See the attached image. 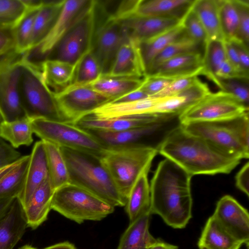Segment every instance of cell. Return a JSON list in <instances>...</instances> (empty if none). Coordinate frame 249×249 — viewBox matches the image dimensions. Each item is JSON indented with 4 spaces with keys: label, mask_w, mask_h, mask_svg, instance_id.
<instances>
[{
    "label": "cell",
    "mask_w": 249,
    "mask_h": 249,
    "mask_svg": "<svg viewBox=\"0 0 249 249\" xmlns=\"http://www.w3.org/2000/svg\"><path fill=\"white\" fill-rule=\"evenodd\" d=\"M192 177L172 160H162L150 183V214L174 229L185 228L192 217Z\"/></svg>",
    "instance_id": "obj_1"
},
{
    "label": "cell",
    "mask_w": 249,
    "mask_h": 249,
    "mask_svg": "<svg viewBox=\"0 0 249 249\" xmlns=\"http://www.w3.org/2000/svg\"><path fill=\"white\" fill-rule=\"evenodd\" d=\"M158 153L178 164L192 177L229 174L241 160L189 133L180 124L166 137Z\"/></svg>",
    "instance_id": "obj_2"
},
{
    "label": "cell",
    "mask_w": 249,
    "mask_h": 249,
    "mask_svg": "<svg viewBox=\"0 0 249 249\" xmlns=\"http://www.w3.org/2000/svg\"><path fill=\"white\" fill-rule=\"evenodd\" d=\"M60 148L68 168L70 183L87 190L114 207L125 206L126 200L120 193L99 157L79 150Z\"/></svg>",
    "instance_id": "obj_3"
},
{
    "label": "cell",
    "mask_w": 249,
    "mask_h": 249,
    "mask_svg": "<svg viewBox=\"0 0 249 249\" xmlns=\"http://www.w3.org/2000/svg\"><path fill=\"white\" fill-rule=\"evenodd\" d=\"M180 125L186 132L205 140L229 155L240 160L249 157V112L227 120Z\"/></svg>",
    "instance_id": "obj_4"
},
{
    "label": "cell",
    "mask_w": 249,
    "mask_h": 249,
    "mask_svg": "<svg viewBox=\"0 0 249 249\" xmlns=\"http://www.w3.org/2000/svg\"><path fill=\"white\" fill-rule=\"evenodd\" d=\"M158 150L146 146H132L105 149L100 158L121 195L127 200L135 182L149 173Z\"/></svg>",
    "instance_id": "obj_5"
},
{
    "label": "cell",
    "mask_w": 249,
    "mask_h": 249,
    "mask_svg": "<svg viewBox=\"0 0 249 249\" xmlns=\"http://www.w3.org/2000/svg\"><path fill=\"white\" fill-rule=\"evenodd\" d=\"M178 116L167 115L153 123L119 132L86 130L105 149L143 146L159 151L168 134L180 124Z\"/></svg>",
    "instance_id": "obj_6"
},
{
    "label": "cell",
    "mask_w": 249,
    "mask_h": 249,
    "mask_svg": "<svg viewBox=\"0 0 249 249\" xmlns=\"http://www.w3.org/2000/svg\"><path fill=\"white\" fill-rule=\"evenodd\" d=\"M23 61L19 93L26 116L30 120L64 122L54 93L44 82L40 69L26 63L23 59Z\"/></svg>",
    "instance_id": "obj_7"
},
{
    "label": "cell",
    "mask_w": 249,
    "mask_h": 249,
    "mask_svg": "<svg viewBox=\"0 0 249 249\" xmlns=\"http://www.w3.org/2000/svg\"><path fill=\"white\" fill-rule=\"evenodd\" d=\"M51 208L78 224L87 220H101L115 209L90 192L71 183L55 191Z\"/></svg>",
    "instance_id": "obj_8"
},
{
    "label": "cell",
    "mask_w": 249,
    "mask_h": 249,
    "mask_svg": "<svg viewBox=\"0 0 249 249\" xmlns=\"http://www.w3.org/2000/svg\"><path fill=\"white\" fill-rule=\"evenodd\" d=\"M33 133L41 140L59 147L87 152L99 158L105 149L87 130L61 121L43 119L31 120Z\"/></svg>",
    "instance_id": "obj_9"
},
{
    "label": "cell",
    "mask_w": 249,
    "mask_h": 249,
    "mask_svg": "<svg viewBox=\"0 0 249 249\" xmlns=\"http://www.w3.org/2000/svg\"><path fill=\"white\" fill-rule=\"evenodd\" d=\"M97 1L92 3L59 41L46 59H55L77 66L92 50L96 29Z\"/></svg>",
    "instance_id": "obj_10"
},
{
    "label": "cell",
    "mask_w": 249,
    "mask_h": 249,
    "mask_svg": "<svg viewBox=\"0 0 249 249\" xmlns=\"http://www.w3.org/2000/svg\"><path fill=\"white\" fill-rule=\"evenodd\" d=\"M249 112L246 106L231 94L220 90L211 92L180 114V124L194 122L230 119Z\"/></svg>",
    "instance_id": "obj_11"
},
{
    "label": "cell",
    "mask_w": 249,
    "mask_h": 249,
    "mask_svg": "<svg viewBox=\"0 0 249 249\" xmlns=\"http://www.w3.org/2000/svg\"><path fill=\"white\" fill-rule=\"evenodd\" d=\"M93 0H64L60 13L50 31L36 47L24 53L23 60L38 67L40 60L47 57L59 41L88 10ZM43 60V61H44Z\"/></svg>",
    "instance_id": "obj_12"
},
{
    "label": "cell",
    "mask_w": 249,
    "mask_h": 249,
    "mask_svg": "<svg viewBox=\"0 0 249 249\" xmlns=\"http://www.w3.org/2000/svg\"><path fill=\"white\" fill-rule=\"evenodd\" d=\"M53 93L64 121L72 124L111 101L89 85H71Z\"/></svg>",
    "instance_id": "obj_13"
},
{
    "label": "cell",
    "mask_w": 249,
    "mask_h": 249,
    "mask_svg": "<svg viewBox=\"0 0 249 249\" xmlns=\"http://www.w3.org/2000/svg\"><path fill=\"white\" fill-rule=\"evenodd\" d=\"M23 54H17L0 64V113L3 121L26 117L19 93V82L23 69Z\"/></svg>",
    "instance_id": "obj_14"
},
{
    "label": "cell",
    "mask_w": 249,
    "mask_h": 249,
    "mask_svg": "<svg viewBox=\"0 0 249 249\" xmlns=\"http://www.w3.org/2000/svg\"><path fill=\"white\" fill-rule=\"evenodd\" d=\"M129 38L121 21L110 15L95 29L91 51L100 64L102 76L108 73L119 49Z\"/></svg>",
    "instance_id": "obj_15"
},
{
    "label": "cell",
    "mask_w": 249,
    "mask_h": 249,
    "mask_svg": "<svg viewBox=\"0 0 249 249\" xmlns=\"http://www.w3.org/2000/svg\"><path fill=\"white\" fill-rule=\"evenodd\" d=\"M212 216L228 233L245 244H249V214L248 210L230 195L217 202Z\"/></svg>",
    "instance_id": "obj_16"
},
{
    "label": "cell",
    "mask_w": 249,
    "mask_h": 249,
    "mask_svg": "<svg viewBox=\"0 0 249 249\" xmlns=\"http://www.w3.org/2000/svg\"><path fill=\"white\" fill-rule=\"evenodd\" d=\"M211 92L208 86L198 77L188 88L168 97L160 98L152 113L179 116Z\"/></svg>",
    "instance_id": "obj_17"
},
{
    "label": "cell",
    "mask_w": 249,
    "mask_h": 249,
    "mask_svg": "<svg viewBox=\"0 0 249 249\" xmlns=\"http://www.w3.org/2000/svg\"><path fill=\"white\" fill-rule=\"evenodd\" d=\"M169 115L153 113L99 118L92 115L87 116L74 124L85 130H98L119 132L146 125Z\"/></svg>",
    "instance_id": "obj_18"
},
{
    "label": "cell",
    "mask_w": 249,
    "mask_h": 249,
    "mask_svg": "<svg viewBox=\"0 0 249 249\" xmlns=\"http://www.w3.org/2000/svg\"><path fill=\"white\" fill-rule=\"evenodd\" d=\"M126 29L129 37L139 42L156 36L181 23L176 18L132 15L119 20Z\"/></svg>",
    "instance_id": "obj_19"
},
{
    "label": "cell",
    "mask_w": 249,
    "mask_h": 249,
    "mask_svg": "<svg viewBox=\"0 0 249 249\" xmlns=\"http://www.w3.org/2000/svg\"><path fill=\"white\" fill-rule=\"evenodd\" d=\"M49 170L44 142L37 141L30 155L23 189L18 197L24 209L37 188L48 178Z\"/></svg>",
    "instance_id": "obj_20"
},
{
    "label": "cell",
    "mask_w": 249,
    "mask_h": 249,
    "mask_svg": "<svg viewBox=\"0 0 249 249\" xmlns=\"http://www.w3.org/2000/svg\"><path fill=\"white\" fill-rule=\"evenodd\" d=\"M203 68V53H186L167 60L150 71L145 76H159L175 79L198 76L201 74Z\"/></svg>",
    "instance_id": "obj_21"
},
{
    "label": "cell",
    "mask_w": 249,
    "mask_h": 249,
    "mask_svg": "<svg viewBox=\"0 0 249 249\" xmlns=\"http://www.w3.org/2000/svg\"><path fill=\"white\" fill-rule=\"evenodd\" d=\"M145 75L138 42L129 37L119 49L108 73L104 76L143 78Z\"/></svg>",
    "instance_id": "obj_22"
},
{
    "label": "cell",
    "mask_w": 249,
    "mask_h": 249,
    "mask_svg": "<svg viewBox=\"0 0 249 249\" xmlns=\"http://www.w3.org/2000/svg\"><path fill=\"white\" fill-rule=\"evenodd\" d=\"M27 227L24 208L16 197L0 218V249H13Z\"/></svg>",
    "instance_id": "obj_23"
},
{
    "label": "cell",
    "mask_w": 249,
    "mask_h": 249,
    "mask_svg": "<svg viewBox=\"0 0 249 249\" xmlns=\"http://www.w3.org/2000/svg\"><path fill=\"white\" fill-rule=\"evenodd\" d=\"M54 192L49 177L35 191L24 209L28 227L35 230L47 220Z\"/></svg>",
    "instance_id": "obj_24"
},
{
    "label": "cell",
    "mask_w": 249,
    "mask_h": 249,
    "mask_svg": "<svg viewBox=\"0 0 249 249\" xmlns=\"http://www.w3.org/2000/svg\"><path fill=\"white\" fill-rule=\"evenodd\" d=\"M194 0H140L134 15L171 18L181 21Z\"/></svg>",
    "instance_id": "obj_25"
},
{
    "label": "cell",
    "mask_w": 249,
    "mask_h": 249,
    "mask_svg": "<svg viewBox=\"0 0 249 249\" xmlns=\"http://www.w3.org/2000/svg\"><path fill=\"white\" fill-rule=\"evenodd\" d=\"M242 245L226 231L212 215L206 221L197 243L198 249H240Z\"/></svg>",
    "instance_id": "obj_26"
},
{
    "label": "cell",
    "mask_w": 249,
    "mask_h": 249,
    "mask_svg": "<svg viewBox=\"0 0 249 249\" xmlns=\"http://www.w3.org/2000/svg\"><path fill=\"white\" fill-rule=\"evenodd\" d=\"M148 174L146 173L140 176L127 197L124 207L129 223L143 215H151V195Z\"/></svg>",
    "instance_id": "obj_27"
},
{
    "label": "cell",
    "mask_w": 249,
    "mask_h": 249,
    "mask_svg": "<svg viewBox=\"0 0 249 249\" xmlns=\"http://www.w3.org/2000/svg\"><path fill=\"white\" fill-rule=\"evenodd\" d=\"M186 36H187L181 22L177 26L156 36L138 42L145 73L155 58L164 49L172 42Z\"/></svg>",
    "instance_id": "obj_28"
},
{
    "label": "cell",
    "mask_w": 249,
    "mask_h": 249,
    "mask_svg": "<svg viewBox=\"0 0 249 249\" xmlns=\"http://www.w3.org/2000/svg\"><path fill=\"white\" fill-rule=\"evenodd\" d=\"M77 66L55 59H46L40 65L44 82L53 93L71 86L73 82Z\"/></svg>",
    "instance_id": "obj_29"
},
{
    "label": "cell",
    "mask_w": 249,
    "mask_h": 249,
    "mask_svg": "<svg viewBox=\"0 0 249 249\" xmlns=\"http://www.w3.org/2000/svg\"><path fill=\"white\" fill-rule=\"evenodd\" d=\"M150 217V214L145 215L129 223L117 249H149L157 240L149 231Z\"/></svg>",
    "instance_id": "obj_30"
},
{
    "label": "cell",
    "mask_w": 249,
    "mask_h": 249,
    "mask_svg": "<svg viewBox=\"0 0 249 249\" xmlns=\"http://www.w3.org/2000/svg\"><path fill=\"white\" fill-rule=\"evenodd\" d=\"M144 78L102 76L89 85L112 101L140 89Z\"/></svg>",
    "instance_id": "obj_31"
},
{
    "label": "cell",
    "mask_w": 249,
    "mask_h": 249,
    "mask_svg": "<svg viewBox=\"0 0 249 249\" xmlns=\"http://www.w3.org/2000/svg\"><path fill=\"white\" fill-rule=\"evenodd\" d=\"M192 9L205 30L207 40L224 41L218 0H195Z\"/></svg>",
    "instance_id": "obj_32"
},
{
    "label": "cell",
    "mask_w": 249,
    "mask_h": 249,
    "mask_svg": "<svg viewBox=\"0 0 249 249\" xmlns=\"http://www.w3.org/2000/svg\"><path fill=\"white\" fill-rule=\"evenodd\" d=\"M63 2L64 0L44 1L35 20L30 50L38 46L47 36L60 13Z\"/></svg>",
    "instance_id": "obj_33"
},
{
    "label": "cell",
    "mask_w": 249,
    "mask_h": 249,
    "mask_svg": "<svg viewBox=\"0 0 249 249\" xmlns=\"http://www.w3.org/2000/svg\"><path fill=\"white\" fill-rule=\"evenodd\" d=\"M33 134L28 117L11 122L2 120L0 124V138L15 149L30 145L34 141Z\"/></svg>",
    "instance_id": "obj_34"
},
{
    "label": "cell",
    "mask_w": 249,
    "mask_h": 249,
    "mask_svg": "<svg viewBox=\"0 0 249 249\" xmlns=\"http://www.w3.org/2000/svg\"><path fill=\"white\" fill-rule=\"evenodd\" d=\"M43 142L49 178L53 188L55 191L70 183L69 172L60 147L48 142Z\"/></svg>",
    "instance_id": "obj_35"
},
{
    "label": "cell",
    "mask_w": 249,
    "mask_h": 249,
    "mask_svg": "<svg viewBox=\"0 0 249 249\" xmlns=\"http://www.w3.org/2000/svg\"><path fill=\"white\" fill-rule=\"evenodd\" d=\"M30 155L21 156L18 164L0 179V199L18 197L25 181Z\"/></svg>",
    "instance_id": "obj_36"
},
{
    "label": "cell",
    "mask_w": 249,
    "mask_h": 249,
    "mask_svg": "<svg viewBox=\"0 0 249 249\" xmlns=\"http://www.w3.org/2000/svg\"><path fill=\"white\" fill-rule=\"evenodd\" d=\"M227 59L224 41L207 40L204 47L203 68L201 74L205 75L217 86L216 73Z\"/></svg>",
    "instance_id": "obj_37"
},
{
    "label": "cell",
    "mask_w": 249,
    "mask_h": 249,
    "mask_svg": "<svg viewBox=\"0 0 249 249\" xmlns=\"http://www.w3.org/2000/svg\"><path fill=\"white\" fill-rule=\"evenodd\" d=\"M204 47V45L195 42L188 36L178 39L169 44L155 58L145 75L161 63L177 55L190 53H203Z\"/></svg>",
    "instance_id": "obj_38"
},
{
    "label": "cell",
    "mask_w": 249,
    "mask_h": 249,
    "mask_svg": "<svg viewBox=\"0 0 249 249\" xmlns=\"http://www.w3.org/2000/svg\"><path fill=\"white\" fill-rule=\"evenodd\" d=\"M40 7L28 8L26 14L13 29L16 53L23 54L30 50L34 22Z\"/></svg>",
    "instance_id": "obj_39"
},
{
    "label": "cell",
    "mask_w": 249,
    "mask_h": 249,
    "mask_svg": "<svg viewBox=\"0 0 249 249\" xmlns=\"http://www.w3.org/2000/svg\"><path fill=\"white\" fill-rule=\"evenodd\" d=\"M220 22L224 41L237 38L238 15L233 0H218Z\"/></svg>",
    "instance_id": "obj_40"
},
{
    "label": "cell",
    "mask_w": 249,
    "mask_h": 249,
    "mask_svg": "<svg viewBox=\"0 0 249 249\" xmlns=\"http://www.w3.org/2000/svg\"><path fill=\"white\" fill-rule=\"evenodd\" d=\"M102 76L100 64L91 51L83 57L77 65L71 85H89Z\"/></svg>",
    "instance_id": "obj_41"
},
{
    "label": "cell",
    "mask_w": 249,
    "mask_h": 249,
    "mask_svg": "<svg viewBox=\"0 0 249 249\" xmlns=\"http://www.w3.org/2000/svg\"><path fill=\"white\" fill-rule=\"evenodd\" d=\"M27 10L23 0H0V28L14 29Z\"/></svg>",
    "instance_id": "obj_42"
},
{
    "label": "cell",
    "mask_w": 249,
    "mask_h": 249,
    "mask_svg": "<svg viewBox=\"0 0 249 249\" xmlns=\"http://www.w3.org/2000/svg\"><path fill=\"white\" fill-rule=\"evenodd\" d=\"M181 23L190 38L198 43L205 44L207 41V35L192 6L182 18Z\"/></svg>",
    "instance_id": "obj_43"
},
{
    "label": "cell",
    "mask_w": 249,
    "mask_h": 249,
    "mask_svg": "<svg viewBox=\"0 0 249 249\" xmlns=\"http://www.w3.org/2000/svg\"><path fill=\"white\" fill-rule=\"evenodd\" d=\"M219 88L221 90L231 94L249 107V80L236 78L221 80Z\"/></svg>",
    "instance_id": "obj_44"
},
{
    "label": "cell",
    "mask_w": 249,
    "mask_h": 249,
    "mask_svg": "<svg viewBox=\"0 0 249 249\" xmlns=\"http://www.w3.org/2000/svg\"><path fill=\"white\" fill-rule=\"evenodd\" d=\"M238 15L237 39L249 46V0H233Z\"/></svg>",
    "instance_id": "obj_45"
},
{
    "label": "cell",
    "mask_w": 249,
    "mask_h": 249,
    "mask_svg": "<svg viewBox=\"0 0 249 249\" xmlns=\"http://www.w3.org/2000/svg\"><path fill=\"white\" fill-rule=\"evenodd\" d=\"M197 77L192 76L175 79L165 89L151 97L162 98L176 94L190 86Z\"/></svg>",
    "instance_id": "obj_46"
},
{
    "label": "cell",
    "mask_w": 249,
    "mask_h": 249,
    "mask_svg": "<svg viewBox=\"0 0 249 249\" xmlns=\"http://www.w3.org/2000/svg\"><path fill=\"white\" fill-rule=\"evenodd\" d=\"M174 79L159 76H145L141 89L149 97L165 89Z\"/></svg>",
    "instance_id": "obj_47"
},
{
    "label": "cell",
    "mask_w": 249,
    "mask_h": 249,
    "mask_svg": "<svg viewBox=\"0 0 249 249\" xmlns=\"http://www.w3.org/2000/svg\"><path fill=\"white\" fill-rule=\"evenodd\" d=\"M20 153L0 138V169L18 160Z\"/></svg>",
    "instance_id": "obj_48"
},
{
    "label": "cell",
    "mask_w": 249,
    "mask_h": 249,
    "mask_svg": "<svg viewBox=\"0 0 249 249\" xmlns=\"http://www.w3.org/2000/svg\"><path fill=\"white\" fill-rule=\"evenodd\" d=\"M224 46L227 58L231 65L239 78L249 80V74L243 70L237 51L230 41H224Z\"/></svg>",
    "instance_id": "obj_49"
},
{
    "label": "cell",
    "mask_w": 249,
    "mask_h": 249,
    "mask_svg": "<svg viewBox=\"0 0 249 249\" xmlns=\"http://www.w3.org/2000/svg\"><path fill=\"white\" fill-rule=\"evenodd\" d=\"M13 29L0 28V54L15 51Z\"/></svg>",
    "instance_id": "obj_50"
},
{
    "label": "cell",
    "mask_w": 249,
    "mask_h": 249,
    "mask_svg": "<svg viewBox=\"0 0 249 249\" xmlns=\"http://www.w3.org/2000/svg\"><path fill=\"white\" fill-rule=\"evenodd\" d=\"M230 41L235 47L241 66L244 71L249 74V47L244 43L237 39H234Z\"/></svg>",
    "instance_id": "obj_51"
},
{
    "label": "cell",
    "mask_w": 249,
    "mask_h": 249,
    "mask_svg": "<svg viewBox=\"0 0 249 249\" xmlns=\"http://www.w3.org/2000/svg\"><path fill=\"white\" fill-rule=\"evenodd\" d=\"M237 188L247 196H249V163L247 162L239 171L235 176Z\"/></svg>",
    "instance_id": "obj_52"
},
{
    "label": "cell",
    "mask_w": 249,
    "mask_h": 249,
    "mask_svg": "<svg viewBox=\"0 0 249 249\" xmlns=\"http://www.w3.org/2000/svg\"><path fill=\"white\" fill-rule=\"evenodd\" d=\"M149 97L140 88L110 102L114 103H129L143 99Z\"/></svg>",
    "instance_id": "obj_53"
},
{
    "label": "cell",
    "mask_w": 249,
    "mask_h": 249,
    "mask_svg": "<svg viewBox=\"0 0 249 249\" xmlns=\"http://www.w3.org/2000/svg\"><path fill=\"white\" fill-rule=\"evenodd\" d=\"M149 249H178V247L166 243L160 239H157L156 241Z\"/></svg>",
    "instance_id": "obj_54"
},
{
    "label": "cell",
    "mask_w": 249,
    "mask_h": 249,
    "mask_svg": "<svg viewBox=\"0 0 249 249\" xmlns=\"http://www.w3.org/2000/svg\"><path fill=\"white\" fill-rule=\"evenodd\" d=\"M41 249H76V248L73 244L70 242H63Z\"/></svg>",
    "instance_id": "obj_55"
},
{
    "label": "cell",
    "mask_w": 249,
    "mask_h": 249,
    "mask_svg": "<svg viewBox=\"0 0 249 249\" xmlns=\"http://www.w3.org/2000/svg\"><path fill=\"white\" fill-rule=\"evenodd\" d=\"M14 198H6L0 199V218L7 211Z\"/></svg>",
    "instance_id": "obj_56"
},
{
    "label": "cell",
    "mask_w": 249,
    "mask_h": 249,
    "mask_svg": "<svg viewBox=\"0 0 249 249\" xmlns=\"http://www.w3.org/2000/svg\"><path fill=\"white\" fill-rule=\"evenodd\" d=\"M20 159L14 163L0 169V179L7 173H8L9 171H10L17 166L19 161Z\"/></svg>",
    "instance_id": "obj_57"
},
{
    "label": "cell",
    "mask_w": 249,
    "mask_h": 249,
    "mask_svg": "<svg viewBox=\"0 0 249 249\" xmlns=\"http://www.w3.org/2000/svg\"><path fill=\"white\" fill-rule=\"evenodd\" d=\"M15 54V51L5 54H0V64L12 57Z\"/></svg>",
    "instance_id": "obj_58"
},
{
    "label": "cell",
    "mask_w": 249,
    "mask_h": 249,
    "mask_svg": "<svg viewBox=\"0 0 249 249\" xmlns=\"http://www.w3.org/2000/svg\"><path fill=\"white\" fill-rule=\"evenodd\" d=\"M18 249H38L35 247H33L31 245H24L20 248H18Z\"/></svg>",
    "instance_id": "obj_59"
},
{
    "label": "cell",
    "mask_w": 249,
    "mask_h": 249,
    "mask_svg": "<svg viewBox=\"0 0 249 249\" xmlns=\"http://www.w3.org/2000/svg\"><path fill=\"white\" fill-rule=\"evenodd\" d=\"M2 120H3V119H2V116L0 113V124L1 122L2 121Z\"/></svg>",
    "instance_id": "obj_60"
}]
</instances>
